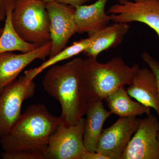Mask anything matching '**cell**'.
<instances>
[{"label":"cell","mask_w":159,"mask_h":159,"mask_svg":"<svg viewBox=\"0 0 159 159\" xmlns=\"http://www.w3.org/2000/svg\"><path fill=\"white\" fill-rule=\"evenodd\" d=\"M84 61L77 57L62 65L50 67L43 81L45 91L59 102L61 120L76 124L85 115L87 101L84 82Z\"/></svg>","instance_id":"obj_1"},{"label":"cell","mask_w":159,"mask_h":159,"mask_svg":"<svg viewBox=\"0 0 159 159\" xmlns=\"http://www.w3.org/2000/svg\"><path fill=\"white\" fill-rule=\"evenodd\" d=\"M49 112L42 104L27 107L11 130L1 138V145L5 152L29 150L43 152L49 138L61 121Z\"/></svg>","instance_id":"obj_2"},{"label":"cell","mask_w":159,"mask_h":159,"mask_svg":"<svg viewBox=\"0 0 159 159\" xmlns=\"http://www.w3.org/2000/svg\"><path fill=\"white\" fill-rule=\"evenodd\" d=\"M84 61V82L87 102L102 101L118 89L132 83L139 66H129L120 57H115L105 63L96 58Z\"/></svg>","instance_id":"obj_3"},{"label":"cell","mask_w":159,"mask_h":159,"mask_svg":"<svg viewBox=\"0 0 159 159\" xmlns=\"http://www.w3.org/2000/svg\"><path fill=\"white\" fill-rule=\"evenodd\" d=\"M11 20L25 41L39 47L51 39L50 20L45 3L39 0H14Z\"/></svg>","instance_id":"obj_4"},{"label":"cell","mask_w":159,"mask_h":159,"mask_svg":"<svg viewBox=\"0 0 159 159\" xmlns=\"http://www.w3.org/2000/svg\"><path fill=\"white\" fill-rule=\"evenodd\" d=\"M85 119L66 125L61 120L49 138L43 155L46 159H83L87 150L84 143Z\"/></svg>","instance_id":"obj_5"},{"label":"cell","mask_w":159,"mask_h":159,"mask_svg":"<svg viewBox=\"0 0 159 159\" xmlns=\"http://www.w3.org/2000/svg\"><path fill=\"white\" fill-rule=\"evenodd\" d=\"M36 84L25 76L7 86L0 93V138L6 135L20 116L23 102L34 96Z\"/></svg>","instance_id":"obj_6"},{"label":"cell","mask_w":159,"mask_h":159,"mask_svg":"<svg viewBox=\"0 0 159 159\" xmlns=\"http://www.w3.org/2000/svg\"><path fill=\"white\" fill-rule=\"evenodd\" d=\"M159 120L150 114L141 119L121 159H159Z\"/></svg>","instance_id":"obj_7"},{"label":"cell","mask_w":159,"mask_h":159,"mask_svg":"<svg viewBox=\"0 0 159 159\" xmlns=\"http://www.w3.org/2000/svg\"><path fill=\"white\" fill-rule=\"evenodd\" d=\"M107 13H111V20L115 23H144L155 31L159 40V0H119Z\"/></svg>","instance_id":"obj_8"},{"label":"cell","mask_w":159,"mask_h":159,"mask_svg":"<svg viewBox=\"0 0 159 159\" xmlns=\"http://www.w3.org/2000/svg\"><path fill=\"white\" fill-rule=\"evenodd\" d=\"M141 120L135 116L119 117L114 124L102 130L96 152L111 159H121Z\"/></svg>","instance_id":"obj_9"},{"label":"cell","mask_w":159,"mask_h":159,"mask_svg":"<svg viewBox=\"0 0 159 159\" xmlns=\"http://www.w3.org/2000/svg\"><path fill=\"white\" fill-rule=\"evenodd\" d=\"M50 20V35L52 43L49 57L66 48L69 39L77 33L74 21L75 8L54 1L46 3Z\"/></svg>","instance_id":"obj_10"},{"label":"cell","mask_w":159,"mask_h":159,"mask_svg":"<svg viewBox=\"0 0 159 159\" xmlns=\"http://www.w3.org/2000/svg\"><path fill=\"white\" fill-rule=\"evenodd\" d=\"M51 40L33 51L16 54L11 52L0 54V93L16 80L20 73L36 59L45 60L51 53Z\"/></svg>","instance_id":"obj_11"},{"label":"cell","mask_w":159,"mask_h":159,"mask_svg":"<svg viewBox=\"0 0 159 159\" xmlns=\"http://www.w3.org/2000/svg\"><path fill=\"white\" fill-rule=\"evenodd\" d=\"M131 98L151 108L157 114L159 120V93L154 74L150 69L140 68L133 81L126 89Z\"/></svg>","instance_id":"obj_12"},{"label":"cell","mask_w":159,"mask_h":159,"mask_svg":"<svg viewBox=\"0 0 159 159\" xmlns=\"http://www.w3.org/2000/svg\"><path fill=\"white\" fill-rule=\"evenodd\" d=\"M129 26L126 23H115L102 29L88 33L90 43L84 53L89 58H96L102 51L120 44L128 33Z\"/></svg>","instance_id":"obj_13"},{"label":"cell","mask_w":159,"mask_h":159,"mask_svg":"<svg viewBox=\"0 0 159 159\" xmlns=\"http://www.w3.org/2000/svg\"><path fill=\"white\" fill-rule=\"evenodd\" d=\"M108 0H97L90 5H81L75 8L74 21L77 33L92 32L108 25L110 16L106 12Z\"/></svg>","instance_id":"obj_14"},{"label":"cell","mask_w":159,"mask_h":159,"mask_svg":"<svg viewBox=\"0 0 159 159\" xmlns=\"http://www.w3.org/2000/svg\"><path fill=\"white\" fill-rule=\"evenodd\" d=\"M111 114L106 109L102 101L88 102L83 135L84 143L88 151H96L103 124Z\"/></svg>","instance_id":"obj_15"},{"label":"cell","mask_w":159,"mask_h":159,"mask_svg":"<svg viewBox=\"0 0 159 159\" xmlns=\"http://www.w3.org/2000/svg\"><path fill=\"white\" fill-rule=\"evenodd\" d=\"M104 100L111 114L119 117H137L150 114L151 108L133 100L124 87L114 91Z\"/></svg>","instance_id":"obj_16"},{"label":"cell","mask_w":159,"mask_h":159,"mask_svg":"<svg viewBox=\"0 0 159 159\" xmlns=\"http://www.w3.org/2000/svg\"><path fill=\"white\" fill-rule=\"evenodd\" d=\"M13 4L14 0H8L5 25L0 36V54L14 51L26 53L39 47L34 44L24 41L15 29L11 20Z\"/></svg>","instance_id":"obj_17"},{"label":"cell","mask_w":159,"mask_h":159,"mask_svg":"<svg viewBox=\"0 0 159 159\" xmlns=\"http://www.w3.org/2000/svg\"><path fill=\"white\" fill-rule=\"evenodd\" d=\"M90 39L88 38L75 42L68 47L65 48L59 53L53 57H49L48 60L40 66L33 69H29L25 72V76L29 81L33 80L38 75L44 70L62 61L69 59L83 52L89 45Z\"/></svg>","instance_id":"obj_18"},{"label":"cell","mask_w":159,"mask_h":159,"mask_svg":"<svg viewBox=\"0 0 159 159\" xmlns=\"http://www.w3.org/2000/svg\"><path fill=\"white\" fill-rule=\"evenodd\" d=\"M3 159H44L43 153L39 152L29 150L5 152L2 154Z\"/></svg>","instance_id":"obj_19"},{"label":"cell","mask_w":159,"mask_h":159,"mask_svg":"<svg viewBox=\"0 0 159 159\" xmlns=\"http://www.w3.org/2000/svg\"><path fill=\"white\" fill-rule=\"evenodd\" d=\"M142 59L149 67V69L152 71L156 78L159 93V61L152 57L147 51H144L142 53ZM158 139L159 140V130L158 133Z\"/></svg>","instance_id":"obj_20"},{"label":"cell","mask_w":159,"mask_h":159,"mask_svg":"<svg viewBox=\"0 0 159 159\" xmlns=\"http://www.w3.org/2000/svg\"><path fill=\"white\" fill-rule=\"evenodd\" d=\"M90 1V0H54V1L57 2L70 5L74 8L77 6L83 5Z\"/></svg>","instance_id":"obj_21"},{"label":"cell","mask_w":159,"mask_h":159,"mask_svg":"<svg viewBox=\"0 0 159 159\" xmlns=\"http://www.w3.org/2000/svg\"><path fill=\"white\" fill-rule=\"evenodd\" d=\"M83 159H111L109 157L97 152H90L87 151Z\"/></svg>","instance_id":"obj_22"},{"label":"cell","mask_w":159,"mask_h":159,"mask_svg":"<svg viewBox=\"0 0 159 159\" xmlns=\"http://www.w3.org/2000/svg\"><path fill=\"white\" fill-rule=\"evenodd\" d=\"M8 0H0V22L5 19Z\"/></svg>","instance_id":"obj_23"},{"label":"cell","mask_w":159,"mask_h":159,"mask_svg":"<svg viewBox=\"0 0 159 159\" xmlns=\"http://www.w3.org/2000/svg\"><path fill=\"white\" fill-rule=\"evenodd\" d=\"M39 1H42L44 3H48L51 2H54V0H39Z\"/></svg>","instance_id":"obj_24"},{"label":"cell","mask_w":159,"mask_h":159,"mask_svg":"<svg viewBox=\"0 0 159 159\" xmlns=\"http://www.w3.org/2000/svg\"><path fill=\"white\" fill-rule=\"evenodd\" d=\"M3 29L0 28V36H1V34H2V32Z\"/></svg>","instance_id":"obj_25"},{"label":"cell","mask_w":159,"mask_h":159,"mask_svg":"<svg viewBox=\"0 0 159 159\" xmlns=\"http://www.w3.org/2000/svg\"><path fill=\"white\" fill-rule=\"evenodd\" d=\"M134 2H140V1H142V0H133Z\"/></svg>","instance_id":"obj_26"}]
</instances>
